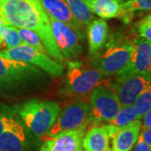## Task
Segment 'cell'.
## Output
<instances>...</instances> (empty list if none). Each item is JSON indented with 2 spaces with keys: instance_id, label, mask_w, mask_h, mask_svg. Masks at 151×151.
<instances>
[{
  "instance_id": "cell-1",
  "label": "cell",
  "mask_w": 151,
  "mask_h": 151,
  "mask_svg": "<svg viewBox=\"0 0 151 151\" xmlns=\"http://www.w3.org/2000/svg\"><path fill=\"white\" fill-rule=\"evenodd\" d=\"M0 18L7 25L36 33L47 55L60 63L63 62L64 58L55 41L49 17L40 0H0Z\"/></svg>"
},
{
  "instance_id": "cell-16",
  "label": "cell",
  "mask_w": 151,
  "mask_h": 151,
  "mask_svg": "<svg viewBox=\"0 0 151 151\" xmlns=\"http://www.w3.org/2000/svg\"><path fill=\"white\" fill-rule=\"evenodd\" d=\"M89 54L93 55L105 45L108 37L109 28L103 19H95L87 26Z\"/></svg>"
},
{
  "instance_id": "cell-2",
  "label": "cell",
  "mask_w": 151,
  "mask_h": 151,
  "mask_svg": "<svg viewBox=\"0 0 151 151\" xmlns=\"http://www.w3.org/2000/svg\"><path fill=\"white\" fill-rule=\"evenodd\" d=\"M68 70L59 92L61 96L82 97L91 95L97 86H102L104 76L93 65L79 60H69Z\"/></svg>"
},
{
  "instance_id": "cell-23",
  "label": "cell",
  "mask_w": 151,
  "mask_h": 151,
  "mask_svg": "<svg viewBox=\"0 0 151 151\" xmlns=\"http://www.w3.org/2000/svg\"><path fill=\"white\" fill-rule=\"evenodd\" d=\"M137 119V115L134 111V105L122 106L119 113L114 117L113 120L108 122V124L113 125L115 127H122L126 124H129Z\"/></svg>"
},
{
  "instance_id": "cell-7",
  "label": "cell",
  "mask_w": 151,
  "mask_h": 151,
  "mask_svg": "<svg viewBox=\"0 0 151 151\" xmlns=\"http://www.w3.org/2000/svg\"><path fill=\"white\" fill-rule=\"evenodd\" d=\"M122 104L117 94L107 86L96 87L90 95L91 121L93 126L108 123L119 113Z\"/></svg>"
},
{
  "instance_id": "cell-13",
  "label": "cell",
  "mask_w": 151,
  "mask_h": 151,
  "mask_svg": "<svg viewBox=\"0 0 151 151\" xmlns=\"http://www.w3.org/2000/svg\"><path fill=\"white\" fill-rule=\"evenodd\" d=\"M27 147L26 129L14 114L8 120L0 134V151H26Z\"/></svg>"
},
{
  "instance_id": "cell-10",
  "label": "cell",
  "mask_w": 151,
  "mask_h": 151,
  "mask_svg": "<svg viewBox=\"0 0 151 151\" xmlns=\"http://www.w3.org/2000/svg\"><path fill=\"white\" fill-rule=\"evenodd\" d=\"M55 41L64 60L76 59L82 51L80 43L81 39L73 29L64 23L57 21L49 17Z\"/></svg>"
},
{
  "instance_id": "cell-21",
  "label": "cell",
  "mask_w": 151,
  "mask_h": 151,
  "mask_svg": "<svg viewBox=\"0 0 151 151\" xmlns=\"http://www.w3.org/2000/svg\"><path fill=\"white\" fill-rule=\"evenodd\" d=\"M0 38L3 41L4 50L23 44L17 31V28L10 25H5L0 28Z\"/></svg>"
},
{
  "instance_id": "cell-33",
  "label": "cell",
  "mask_w": 151,
  "mask_h": 151,
  "mask_svg": "<svg viewBox=\"0 0 151 151\" xmlns=\"http://www.w3.org/2000/svg\"><path fill=\"white\" fill-rule=\"evenodd\" d=\"M126 1H129V0H121L122 4H123V3H124V2H126Z\"/></svg>"
},
{
  "instance_id": "cell-31",
  "label": "cell",
  "mask_w": 151,
  "mask_h": 151,
  "mask_svg": "<svg viewBox=\"0 0 151 151\" xmlns=\"http://www.w3.org/2000/svg\"><path fill=\"white\" fill-rule=\"evenodd\" d=\"M143 20H146V21H151V12L147 15V16L143 19Z\"/></svg>"
},
{
  "instance_id": "cell-28",
  "label": "cell",
  "mask_w": 151,
  "mask_h": 151,
  "mask_svg": "<svg viewBox=\"0 0 151 151\" xmlns=\"http://www.w3.org/2000/svg\"><path fill=\"white\" fill-rule=\"evenodd\" d=\"M142 129H150L151 128V108L144 115Z\"/></svg>"
},
{
  "instance_id": "cell-12",
  "label": "cell",
  "mask_w": 151,
  "mask_h": 151,
  "mask_svg": "<svg viewBox=\"0 0 151 151\" xmlns=\"http://www.w3.org/2000/svg\"><path fill=\"white\" fill-rule=\"evenodd\" d=\"M133 50L127 68L116 76L151 73V42L141 36L132 41Z\"/></svg>"
},
{
  "instance_id": "cell-20",
  "label": "cell",
  "mask_w": 151,
  "mask_h": 151,
  "mask_svg": "<svg viewBox=\"0 0 151 151\" xmlns=\"http://www.w3.org/2000/svg\"><path fill=\"white\" fill-rule=\"evenodd\" d=\"M150 11L151 0H129L121 4V14L124 20L129 19V16L135 12Z\"/></svg>"
},
{
  "instance_id": "cell-19",
  "label": "cell",
  "mask_w": 151,
  "mask_h": 151,
  "mask_svg": "<svg viewBox=\"0 0 151 151\" xmlns=\"http://www.w3.org/2000/svg\"><path fill=\"white\" fill-rule=\"evenodd\" d=\"M68 5L71 14L82 28L86 27L92 20L95 19V16L86 5L84 0H65Z\"/></svg>"
},
{
  "instance_id": "cell-4",
  "label": "cell",
  "mask_w": 151,
  "mask_h": 151,
  "mask_svg": "<svg viewBox=\"0 0 151 151\" xmlns=\"http://www.w3.org/2000/svg\"><path fill=\"white\" fill-rule=\"evenodd\" d=\"M91 121L90 104L84 101H77L66 106L60 112L52 127L44 134L40 139L46 141L60 134L74 131H87Z\"/></svg>"
},
{
  "instance_id": "cell-30",
  "label": "cell",
  "mask_w": 151,
  "mask_h": 151,
  "mask_svg": "<svg viewBox=\"0 0 151 151\" xmlns=\"http://www.w3.org/2000/svg\"><path fill=\"white\" fill-rule=\"evenodd\" d=\"M7 25L5 24V22L1 18H0V28L3 27V26H5ZM2 50V51L3 50H4V45H3V41H2V40H1V38H0V50Z\"/></svg>"
},
{
  "instance_id": "cell-18",
  "label": "cell",
  "mask_w": 151,
  "mask_h": 151,
  "mask_svg": "<svg viewBox=\"0 0 151 151\" xmlns=\"http://www.w3.org/2000/svg\"><path fill=\"white\" fill-rule=\"evenodd\" d=\"M93 14L103 19L118 18L121 14V0H84Z\"/></svg>"
},
{
  "instance_id": "cell-26",
  "label": "cell",
  "mask_w": 151,
  "mask_h": 151,
  "mask_svg": "<svg viewBox=\"0 0 151 151\" xmlns=\"http://www.w3.org/2000/svg\"><path fill=\"white\" fill-rule=\"evenodd\" d=\"M139 33L141 37L151 42V21L142 20L139 25Z\"/></svg>"
},
{
  "instance_id": "cell-25",
  "label": "cell",
  "mask_w": 151,
  "mask_h": 151,
  "mask_svg": "<svg viewBox=\"0 0 151 151\" xmlns=\"http://www.w3.org/2000/svg\"><path fill=\"white\" fill-rule=\"evenodd\" d=\"M15 114V110L0 102V134L5 128L8 120Z\"/></svg>"
},
{
  "instance_id": "cell-34",
  "label": "cell",
  "mask_w": 151,
  "mask_h": 151,
  "mask_svg": "<svg viewBox=\"0 0 151 151\" xmlns=\"http://www.w3.org/2000/svg\"><path fill=\"white\" fill-rule=\"evenodd\" d=\"M77 151H83L82 150H77Z\"/></svg>"
},
{
  "instance_id": "cell-14",
  "label": "cell",
  "mask_w": 151,
  "mask_h": 151,
  "mask_svg": "<svg viewBox=\"0 0 151 151\" xmlns=\"http://www.w3.org/2000/svg\"><path fill=\"white\" fill-rule=\"evenodd\" d=\"M40 2L48 17L70 26L77 33L81 40H84L82 27L71 14L65 0H40Z\"/></svg>"
},
{
  "instance_id": "cell-9",
  "label": "cell",
  "mask_w": 151,
  "mask_h": 151,
  "mask_svg": "<svg viewBox=\"0 0 151 151\" xmlns=\"http://www.w3.org/2000/svg\"><path fill=\"white\" fill-rule=\"evenodd\" d=\"M151 84V73L133 74L126 76H117L108 87L117 94L122 106L133 105L136 98Z\"/></svg>"
},
{
  "instance_id": "cell-5",
  "label": "cell",
  "mask_w": 151,
  "mask_h": 151,
  "mask_svg": "<svg viewBox=\"0 0 151 151\" xmlns=\"http://www.w3.org/2000/svg\"><path fill=\"white\" fill-rule=\"evenodd\" d=\"M132 44H111L92 55V65L104 76L119 75L129 64Z\"/></svg>"
},
{
  "instance_id": "cell-8",
  "label": "cell",
  "mask_w": 151,
  "mask_h": 151,
  "mask_svg": "<svg viewBox=\"0 0 151 151\" xmlns=\"http://www.w3.org/2000/svg\"><path fill=\"white\" fill-rule=\"evenodd\" d=\"M41 75L35 65L0 55V87H13L35 80Z\"/></svg>"
},
{
  "instance_id": "cell-3",
  "label": "cell",
  "mask_w": 151,
  "mask_h": 151,
  "mask_svg": "<svg viewBox=\"0 0 151 151\" xmlns=\"http://www.w3.org/2000/svg\"><path fill=\"white\" fill-rule=\"evenodd\" d=\"M60 112V106L51 101L30 99L18 109L24 126L38 138L45 134L55 124Z\"/></svg>"
},
{
  "instance_id": "cell-27",
  "label": "cell",
  "mask_w": 151,
  "mask_h": 151,
  "mask_svg": "<svg viewBox=\"0 0 151 151\" xmlns=\"http://www.w3.org/2000/svg\"><path fill=\"white\" fill-rule=\"evenodd\" d=\"M132 150H133L132 151H151V148L146 144L145 141L144 140L142 135L139 134L138 140Z\"/></svg>"
},
{
  "instance_id": "cell-15",
  "label": "cell",
  "mask_w": 151,
  "mask_h": 151,
  "mask_svg": "<svg viewBox=\"0 0 151 151\" xmlns=\"http://www.w3.org/2000/svg\"><path fill=\"white\" fill-rule=\"evenodd\" d=\"M86 131L80 130L60 134L45 141L42 147L46 151H77L82 149V140Z\"/></svg>"
},
{
  "instance_id": "cell-22",
  "label": "cell",
  "mask_w": 151,
  "mask_h": 151,
  "mask_svg": "<svg viewBox=\"0 0 151 151\" xmlns=\"http://www.w3.org/2000/svg\"><path fill=\"white\" fill-rule=\"evenodd\" d=\"M133 105L137 119L141 120L144 115L151 108V84L139 95Z\"/></svg>"
},
{
  "instance_id": "cell-17",
  "label": "cell",
  "mask_w": 151,
  "mask_h": 151,
  "mask_svg": "<svg viewBox=\"0 0 151 151\" xmlns=\"http://www.w3.org/2000/svg\"><path fill=\"white\" fill-rule=\"evenodd\" d=\"M82 147L85 151H112L107 130L102 126H93L83 137Z\"/></svg>"
},
{
  "instance_id": "cell-11",
  "label": "cell",
  "mask_w": 151,
  "mask_h": 151,
  "mask_svg": "<svg viewBox=\"0 0 151 151\" xmlns=\"http://www.w3.org/2000/svg\"><path fill=\"white\" fill-rule=\"evenodd\" d=\"M111 139L112 151H131L140 134L142 123L140 119L122 127H115L110 124L103 126Z\"/></svg>"
},
{
  "instance_id": "cell-29",
  "label": "cell",
  "mask_w": 151,
  "mask_h": 151,
  "mask_svg": "<svg viewBox=\"0 0 151 151\" xmlns=\"http://www.w3.org/2000/svg\"><path fill=\"white\" fill-rule=\"evenodd\" d=\"M140 134L142 135L146 144L151 148V128L150 129H142L140 131Z\"/></svg>"
},
{
  "instance_id": "cell-24",
  "label": "cell",
  "mask_w": 151,
  "mask_h": 151,
  "mask_svg": "<svg viewBox=\"0 0 151 151\" xmlns=\"http://www.w3.org/2000/svg\"><path fill=\"white\" fill-rule=\"evenodd\" d=\"M17 31L21 39L22 42L24 44H26L28 45L31 46L33 48L36 49L40 51L45 52V49L44 47L43 44L41 42L40 37L35 32H34L30 29H18ZM47 54V53H46Z\"/></svg>"
},
{
  "instance_id": "cell-32",
  "label": "cell",
  "mask_w": 151,
  "mask_h": 151,
  "mask_svg": "<svg viewBox=\"0 0 151 151\" xmlns=\"http://www.w3.org/2000/svg\"><path fill=\"white\" fill-rule=\"evenodd\" d=\"M40 151H46V150H45V149L44 147H42V146H41V148H40Z\"/></svg>"
},
{
  "instance_id": "cell-6",
  "label": "cell",
  "mask_w": 151,
  "mask_h": 151,
  "mask_svg": "<svg viewBox=\"0 0 151 151\" xmlns=\"http://www.w3.org/2000/svg\"><path fill=\"white\" fill-rule=\"evenodd\" d=\"M0 55L35 65L53 76L60 77L64 74V65L45 52L40 51L26 44L23 43L14 48L0 51Z\"/></svg>"
}]
</instances>
